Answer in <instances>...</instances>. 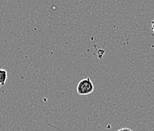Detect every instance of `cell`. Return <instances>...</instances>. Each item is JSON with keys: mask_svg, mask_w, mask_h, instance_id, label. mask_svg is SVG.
<instances>
[{"mask_svg": "<svg viewBox=\"0 0 154 131\" xmlns=\"http://www.w3.org/2000/svg\"><path fill=\"white\" fill-rule=\"evenodd\" d=\"M117 131H133V130H132L131 129H130V128L125 127V128H122V129L118 130Z\"/></svg>", "mask_w": 154, "mask_h": 131, "instance_id": "277c9868", "label": "cell"}, {"mask_svg": "<svg viewBox=\"0 0 154 131\" xmlns=\"http://www.w3.org/2000/svg\"><path fill=\"white\" fill-rule=\"evenodd\" d=\"M151 31H152V36H154V20L151 21Z\"/></svg>", "mask_w": 154, "mask_h": 131, "instance_id": "3957f363", "label": "cell"}, {"mask_svg": "<svg viewBox=\"0 0 154 131\" xmlns=\"http://www.w3.org/2000/svg\"><path fill=\"white\" fill-rule=\"evenodd\" d=\"M8 77V73L5 69H0V86H4L5 84Z\"/></svg>", "mask_w": 154, "mask_h": 131, "instance_id": "7a4b0ae2", "label": "cell"}, {"mask_svg": "<svg viewBox=\"0 0 154 131\" xmlns=\"http://www.w3.org/2000/svg\"><path fill=\"white\" fill-rule=\"evenodd\" d=\"M94 90V85L89 77L81 80L77 85V92L79 95L85 96L92 93Z\"/></svg>", "mask_w": 154, "mask_h": 131, "instance_id": "6da1fadb", "label": "cell"}]
</instances>
